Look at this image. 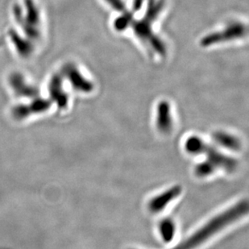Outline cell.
Listing matches in <instances>:
<instances>
[{
  "label": "cell",
  "mask_w": 249,
  "mask_h": 249,
  "mask_svg": "<svg viewBox=\"0 0 249 249\" xmlns=\"http://www.w3.org/2000/svg\"><path fill=\"white\" fill-rule=\"evenodd\" d=\"M248 211L249 204L247 201L238 202L237 204L234 205L225 212H222L221 214L214 217L190 237L172 249H195L199 247L200 245L209 240L219 231L240 219L241 217L245 216Z\"/></svg>",
  "instance_id": "1"
},
{
  "label": "cell",
  "mask_w": 249,
  "mask_h": 249,
  "mask_svg": "<svg viewBox=\"0 0 249 249\" xmlns=\"http://www.w3.org/2000/svg\"><path fill=\"white\" fill-rule=\"evenodd\" d=\"M186 150L191 154H204L207 160L212 163L216 169H224L227 172H234L237 169V160L220 153L216 148L205 143L199 137H189L185 143Z\"/></svg>",
  "instance_id": "2"
},
{
  "label": "cell",
  "mask_w": 249,
  "mask_h": 249,
  "mask_svg": "<svg viewBox=\"0 0 249 249\" xmlns=\"http://www.w3.org/2000/svg\"><path fill=\"white\" fill-rule=\"evenodd\" d=\"M247 27L245 24L235 23L222 32L211 33L209 35L206 36L200 41V45L202 47H208L228 40H235L245 36L247 34Z\"/></svg>",
  "instance_id": "3"
},
{
  "label": "cell",
  "mask_w": 249,
  "mask_h": 249,
  "mask_svg": "<svg viewBox=\"0 0 249 249\" xmlns=\"http://www.w3.org/2000/svg\"><path fill=\"white\" fill-rule=\"evenodd\" d=\"M181 193V186H174L160 195H158L157 197H153L148 203V209L153 213H159L165 209L169 202H171L177 197H178Z\"/></svg>",
  "instance_id": "4"
},
{
  "label": "cell",
  "mask_w": 249,
  "mask_h": 249,
  "mask_svg": "<svg viewBox=\"0 0 249 249\" xmlns=\"http://www.w3.org/2000/svg\"><path fill=\"white\" fill-rule=\"evenodd\" d=\"M173 127L170 106L167 101H161L157 109V127L162 133L170 132Z\"/></svg>",
  "instance_id": "5"
},
{
  "label": "cell",
  "mask_w": 249,
  "mask_h": 249,
  "mask_svg": "<svg viewBox=\"0 0 249 249\" xmlns=\"http://www.w3.org/2000/svg\"><path fill=\"white\" fill-rule=\"evenodd\" d=\"M67 74H68L71 83L76 89L85 92V93H89L94 89L93 84L89 81L83 78V75H81V73L78 72V70L73 66L68 67Z\"/></svg>",
  "instance_id": "6"
},
{
  "label": "cell",
  "mask_w": 249,
  "mask_h": 249,
  "mask_svg": "<svg viewBox=\"0 0 249 249\" xmlns=\"http://www.w3.org/2000/svg\"><path fill=\"white\" fill-rule=\"evenodd\" d=\"M213 139L219 145L232 151H239L241 148V142L237 137L225 132H215Z\"/></svg>",
  "instance_id": "7"
},
{
  "label": "cell",
  "mask_w": 249,
  "mask_h": 249,
  "mask_svg": "<svg viewBox=\"0 0 249 249\" xmlns=\"http://www.w3.org/2000/svg\"><path fill=\"white\" fill-rule=\"evenodd\" d=\"M50 104L46 102H37L31 106H23L15 109L14 115L17 119H24L32 113L41 112L48 109Z\"/></svg>",
  "instance_id": "8"
},
{
  "label": "cell",
  "mask_w": 249,
  "mask_h": 249,
  "mask_svg": "<svg viewBox=\"0 0 249 249\" xmlns=\"http://www.w3.org/2000/svg\"><path fill=\"white\" fill-rule=\"evenodd\" d=\"M159 231L165 242H171L172 240H174V235L176 232L175 223L169 218L163 219L159 225Z\"/></svg>",
  "instance_id": "9"
},
{
  "label": "cell",
  "mask_w": 249,
  "mask_h": 249,
  "mask_svg": "<svg viewBox=\"0 0 249 249\" xmlns=\"http://www.w3.org/2000/svg\"><path fill=\"white\" fill-rule=\"evenodd\" d=\"M133 20H134V19H133V12L126 11V12H123L121 17L115 19V22H114V28L118 32H123L132 24Z\"/></svg>",
  "instance_id": "10"
},
{
  "label": "cell",
  "mask_w": 249,
  "mask_h": 249,
  "mask_svg": "<svg viewBox=\"0 0 249 249\" xmlns=\"http://www.w3.org/2000/svg\"><path fill=\"white\" fill-rule=\"evenodd\" d=\"M216 169L212 163H210L208 160H205L203 162L199 163L195 166V173L197 177L204 178L214 174Z\"/></svg>",
  "instance_id": "11"
},
{
  "label": "cell",
  "mask_w": 249,
  "mask_h": 249,
  "mask_svg": "<svg viewBox=\"0 0 249 249\" xmlns=\"http://www.w3.org/2000/svg\"><path fill=\"white\" fill-rule=\"evenodd\" d=\"M106 1L117 12H124L127 11L124 2H123L122 0H106Z\"/></svg>",
  "instance_id": "12"
},
{
  "label": "cell",
  "mask_w": 249,
  "mask_h": 249,
  "mask_svg": "<svg viewBox=\"0 0 249 249\" xmlns=\"http://www.w3.org/2000/svg\"><path fill=\"white\" fill-rule=\"evenodd\" d=\"M144 0H134L132 4V12H137L142 8Z\"/></svg>",
  "instance_id": "13"
}]
</instances>
